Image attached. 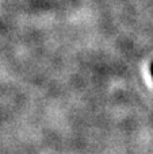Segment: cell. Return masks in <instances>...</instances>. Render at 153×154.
<instances>
[{"label": "cell", "mask_w": 153, "mask_h": 154, "mask_svg": "<svg viewBox=\"0 0 153 154\" xmlns=\"http://www.w3.org/2000/svg\"><path fill=\"white\" fill-rule=\"evenodd\" d=\"M151 75L153 77V61H152V64H151Z\"/></svg>", "instance_id": "6da1fadb"}]
</instances>
